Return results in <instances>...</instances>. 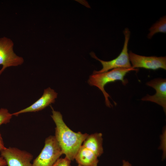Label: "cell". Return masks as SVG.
Wrapping results in <instances>:
<instances>
[{
	"label": "cell",
	"mask_w": 166,
	"mask_h": 166,
	"mask_svg": "<svg viewBox=\"0 0 166 166\" xmlns=\"http://www.w3.org/2000/svg\"><path fill=\"white\" fill-rule=\"evenodd\" d=\"M138 71L133 68H118L105 72L93 74L90 75L88 80V83L91 86H94L98 88L102 92L105 99V105L109 108L113 107L109 99L110 97L104 89L105 86L107 84L117 81H121L122 84L125 85L128 82L124 77L126 74L131 71Z\"/></svg>",
	"instance_id": "2"
},
{
	"label": "cell",
	"mask_w": 166,
	"mask_h": 166,
	"mask_svg": "<svg viewBox=\"0 0 166 166\" xmlns=\"http://www.w3.org/2000/svg\"><path fill=\"white\" fill-rule=\"evenodd\" d=\"M6 148V147L4 146L3 139L0 132V151Z\"/></svg>",
	"instance_id": "15"
},
{
	"label": "cell",
	"mask_w": 166,
	"mask_h": 166,
	"mask_svg": "<svg viewBox=\"0 0 166 166\" xmlns=\"http://www.w3.org/2000/svg\"><path fill=\"white\" fill-rule=\"evenodd\" d=\"M78 164L82 166H97L98 157L92 151L82 145L75 158Z\"/></svg>",
	"instance_id": "10"
},
{
	"label": "cell",
	"mask_w": 166,
	"mask_h": 166,
	"mask_svg": "<svg viewBox=\"0 0 166 166\" xmlns=\"http://www.w3.org/2000/svg\"><path fill=\"white\" fill-rule=\"evenodd\" d=\"M71 161L66 157L59 158L52 166H70Z\"/></svg>",
	"instance_id": "14"
},
{
	"label": "cell",
	"mask_w": 166,
	"mask_h": 166,
	"mask_svg": "<svg viewBox=\"0 0 166 166\" xmlns=\"http://www.w3.org/2000/svg\"></svg>",
	"instance_id": "19"
},
{
	"label": "cell",
	"mask_w": 166,
	"mask_h": 166,
	"mask_svg": "<svg viewBox=\"0 0 166 166\" xmlns=\"http://www.w3.org/2000/svg\"><path fill=\"white\" fill-rule=\"evenodd\" d=\"M122 166H132V165L128 161L123 160Z\"/></svg>",
	"instance_id": "17"
},
{
	"label": "cell",
	"mask_w": 166,
	"mask_h": 166,
	"mask_svg": "<svg viewBox=\"0 0 166 166\" xmlns=\"http://www.w3.org/2000/svg\"><path fill=\"white\" fill-rule=\"evenodd\" d=\"M77 166H81V165H80L79 164H78V165Z\"/></svg>",
	"instance_id": "18"
},
{
	"label": "cell",
	"mask_w": 166,
	"mask_h": 166,
	"mask_svg": "<svg viewBox=\"0 0 166 166\" xmlns=\"http://www.w3.org/2000/svg\"><path fill=\"white\" fill-rule=\"evenodd\" d=\"M147 85L152 87L156 90L153 95L148 94L143 97L141 100L150 101L161 106L166 113V80L161 78L154 79L146 83Z\"/></svg>",
	"instance_id": "8"
},
{
	"label": "cell",
	"mask_w": 166,
	"mask_h": 166,
	"mask_svg": "<svg viewBox=\"0 0 166 166\" xmlns=\"http://www.w3.org/2000/svg\"><path fill=\"white\" fill-rule=\"evenodd\" d=\"M1 156L7 166H32L33 155L30 153L15 147H9L0 151Z\"/></svg>",
	"instance_id": "6"
},
{
	"label": "cell",
	"mask_w": 166,
	"mask_h": 166,
	"mask_svg": "<svg viewBox=\"0 0 166 166\" xmlns=\"http://www.w3.org/2000/svg\"><path fill=\"white\" fill-rule=\"evenodd\" d=\"M62 154L55 136H50L45 139L44 148L34 160L32 166H52Z\"/></svg>",
	"instance_id": "3"
},
{
	"label": "cell",
	"mask_w": 166,
	"mask_h": 166,
	"mask_svg": "<svg viewBox=\"0 0 166 166\" xmlns=\"http://www.w3.org/2000/svg\"><path fill=\"white\" fill-rule=\"evenodd\" d=\"M149 32L148 35V38L151 39L156 34L161 32H166V16L161 18L159 20L154 24L149 29Z\"/></svg>",
	"instance_id": "12"
},
{
	"label": "cell",
	"mask_w": 166,
	"mask_h": 166,
	"mask_svg": "<svg viewBox=\"0 0 166 166\" xmlns=\"http://www.w3.org/2000/svg\"><path fill=\"white\" fill-rule=\"evenodd\" d=\"M12 114L9 112L6 109L1 108L0 109V126L3 124L9 123L12 117Z\"/></svg>",
	"instance_id": "13"
},
{
	"label": "cell",
	"mask_w": 166,
	"mask_h": 166,
	"mask_svg": "<svg viewBox=\"0 0 166 166\" xmlns=\"http://www.w3.org/2000/svg\"><path fill=\"white\" fill-rule=\"evenodd\" d=\"M14 43L10 38H0V75L7 67L22 64L23 57L17 55L13 50Z\"/></svg>",
	"instance_id": "5"
},
{
	"label": "cell",
	"mask_w": 166,
	"mask_h": 166,
	"mask_svg": "<svg viewBox=\"0 0 166 166\" xmlns=\"http://www.w3.org/2000/svg\"><path fill=\"white\" fill-rule=\"evenodd\" d=\"M57 93L50 87L44 90L42 97L28 107L12 113L13 116H17L22 113L36 112L41 110L55 101Z\"/></svg>",
	"instance_id": "9"
},
{
	"label": "cell",
	"mask_w": 166,
	"mask_h": 166,
	"mask_svg": "<svg viewBox=\"0 0 166 166\" xmlns=\"http://www.w3.org/2000/svg\"><path fill=\"white\" fill-rule=\"evenodd\" d=\"M102 136L101 133H95L88 135L82 145L92 151L98 157L103 153Z\"/></svg>",
	"instance_id": "11"
},
{
	"label": "cell",
	"mask_w": 166,
	"mask_h": 166,
	"mask_svg": "<svg viewBox=\"0 0 166 166\" xmlns=\"http://www.w3.org/2000/svg\"><path fill=\"white\" fill-rule=\"evenodd\" d=\"M129 56L133 69L141 68L153 70L159 69L166 70V56H145L136 54L131 51H129Z\"/></svg>",
	"instance_id": "7"
},
{
	"label": "cell",
	"mask_w": 166,
	"mask_h": 166,
	"mask_svg": "<svg viewBox=\"0 0 166 166\" xmlns=\"http://www.w3.org/2000/svg\"><path fill=\"white\" fill-rule=\"evenodd\" d=\"M125 40L122 50L120 54L115 59L109 61L102 60L98 58L94 53H90L91 56L101 62L102 68L98 71H94L93 74L106 72L112 69L118 68H132L128 53V45L130 37V32L128 28L123 31Z\"/></svg>",
	"instance_id": "4"
},
{
	"label": "cell",
	"mask_w": 166,
	"mask_h": 166,
	"mask_svg": "<svg viewBox=\"0 0 166 166\" xmlns=\"http://www.w3.org/2000/svg\"><path fill=\"white\" fill-rule=\"evenodd\" d=\"M51 116L55 125V138L65 157L70 161L75 159L82 143L88 135L87 133L75 132L70 129L64 121L62 115L51 107Z\"/></svg>",
	"instance_id": "1"
},
{
	"label": "cell",
	"mask_w": 166,
	"mask_h": 166,
	"mask_svg": "<svg viewBox=\"0 0 166 166\" xmlns=\"http://www.w3.org/2000/svg\"><path fill=\"white\" fill-rule=\"evenodd\" d=\"M6 163L4 159L1 156H0V166H6Z\"/></svg>",
	"instance_id": "16"
}]
</instances>
